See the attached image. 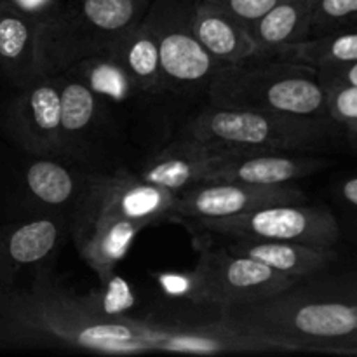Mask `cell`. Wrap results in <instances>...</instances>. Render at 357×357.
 <instances>
[{"mask_svg": "<svg viewBox=\"0 0 357 357\" xmlns=\"http://www.w3.org/2000/svg\"><path fill=\"white\" fill-rule=\"evenodd\" d=\"M0 342L14 347L63 349L108 356L176 352L192 356L281 352L268 338L223 321L155 323L115 316L59 288L49 267L28 288L0 295Z\"/></svg>", "mask_w": 357, "mask_h": 357, "instance_id": "obj_1", "label": "cell"}, {"mask_svg": "<svg viewBox=\"0 0 357 357\" xmlns=\"http://www.w3.org/2000/svg\"><path fill=\"white\" fill-rule=\"evenodd\" d=\"M328 268L278 295L218 316L268 338L281 352L347 356L357 347V271Z\"/></svg>", "mask_w": 357, "mask_h": 357, "instance_id": "obj_2", "label": "cell"}, {"mask_svg": "<svg viewBox=\"0 0 357 357\" xmlns=\"http://www.w3.org/2000/svg\"><path fill=\"white\" fill-rule=\"evenodd\" d=\"M194 139L232 152H314L342 142L331 119L295 117L209 103L181 131Z\"/></svg>", "mask_w": 357, "mask_h": 357, "instance_id": "obj_3", "label": "cell"}, {"mask_svg": "<svg viewBox=\"0 0 357 357\" xmlns=\"http://www.w3.org/2000/svg\"><path fill=\"white\" fill-rule=\"evenodd\" d=\"M264 61L220 68L206 87L209 103L295 117L330 119L328 91L316 70L281 59Z\"/></svg>", "mask_w": 357, "mask_h": 357, "instance_id": "obj_4", "label": "cell"}, {"mask_svg": "<svg viewBox=\"0 0 357 357\" xmlns=\"http://www.w3.org/2000/svg\"><path fill=\"white\" fill-rule=\"evenodd\" d=\"M150 0H68L40 21L42 72L59 75L91 56L108 54L112 45L139 24Z\"/></svg>", "mask_w": 357, "mask_h": 357, "instance_id": "obj_5", "label": "cell"}, {"mask_svg": "<svg viewBox=\"0 0 357 357\" xmlns=\"http://www.w3.org/2000/svg\"><path fill=\"white\" fill-rule=\"evenodd\" d=\"M296 281L300 279L279 274L227 248H202L192 272L188 296L197 305L215 307L222 312L278 295Z\"/></svg>", "mask_w": 357, "mask_h": 357, "instance_id": "obj_6", "label": "cell"}, {"mask_svg": "<svg viewBox=\"0 0 357 357\" xmlns=\"http://www.w3.org/2000/svg\"><path fill=\"white\" fill-rule=\"evenodd\" d=\"M192 6L194 0H153L143 17L159 49L164 89L173 93L206 89L213 75L223 68L192 31Z\"/></svg>", "mask_w": 357, "mask_h": 357, "instance_id": "obj_7", "label": "cell"}, {"mask_svg": "<svg viewBox=\"0 0 357 357\" xmlns=\"http://www.w3.org/2000/svg\"><path fill=\"white\" fill-rule=\"evenodd\" d=\"M208 232L230 239L289 241L317 248H335L342 237L338 218L328 206L272 204L230 218L202 220Z\"/></svg>", "mask_w": 357, "mask_h": 357, "instance_id": "obj_8", "label": "cell"}, {"mask_svg": "<svg viewBox=\"0 0 357 357\" xmlns=\"http://www.w3.org/2000/svg\"><path fill=\"white\" fill-rule=\"evenodd\" d=\"M174 201L176 195L173 192L126 169L112 174H87L86 187L70 220L115 216L150 227L171 218Z\"/></svg>", "mask_w": 357, "mask_h": 357, "instance_id": "obj_9", "label": "cell"}, {"mask_svg": "<svg viewBox=\"0 0 357 357\" xmlns=\"http://www.w3.org/2000/svg\"><path fill=\"white\" fill-rule=\"evenodd\" d=\"M6 128L10 138L31 157L66 160L58 77L44 73L17 87V94L7 107Z\"/></svg>", "mask_w": 357, "mask_h": 357, "instance_id": "obj_10", "label": "cell"}, {"mask_svg": "<svg viewBox=\"0 0 357 357\" xmlns=\"http://www.w3.org/2000/svg\"><path fill=\"white\" fill-rule=\"evenodd\" d=\"M307 202L298 185H251L239 181L197 183L176 195L171 218L202 220L230 218L272 204Z\"/></svg>", "mask_w": 357, "mask_h": 357, "instance_id": "obj_11", "label": "cell"}, {"mask_svg": "<svg viewBox=\"0 0 357 357\" xmlns=\"http://www.w3.org/2000/svg\"><path fill=\"white\" fill-rule=\"evenodd\" d=\"M68 236L70 215L56 211H38L0 232V291L26 268L47 267Z\"/></svg>", "mask_w": 357, "mask_h": 357, "instance_id": "obj_12", "label": "cell"}, {"mask_svg": "<svg viewBox=\"0 0 357 357\" xmlns=\"http://www.w3.org/2000/svg\"><path fill=\"white\" fill-rule=\"evenodd\" d=\"M331 164L326 157L298 155L289 152H229L202 183L239 181L251 185L295 183Z\"/></svg>", "mask_w": 357, "mask_h": 357, "instance_id": "obj_13", "label": "cell"}, {"mask_svg": "<svg viewBox=\"0 0 357 357\" xmlns=\"http://www.w3.org/2000/svg\"><path fill=\"white\" fill-rule=\"evenodd\" d=\"M145 223L115 216L70 220V236L80 258L89 265L103 284L114 278V271L131 250Z\"/></svg>", "mask_w": 357, "mask_h": 357, "instance_id": "obj_14", "label": "cell"}, {"mask_svg": "<svg viewBox=\"0 0 357 357\" xmlns=\"http://www.w3.org/2000/svg\"><path fill=\"white\" fill-rule=\"evenodd\" d=\"M232 150L218 149L178 136L171 145L160 150L139 171V176L149 183L173 192L174 195L202 183L209 171Z\"/></svg>", "mask_w": 357, "mask_h": 357, "instance_id": "obj_15", "label": "cell"}, {"mask_svg": "<svg viewBox=\"0 0 357 357\" xmlns=\"http://www.w3.org/2000/svg\"><path fill=\"white\" fill-rule=\"evenodd\" d=\"M40 21L0 0V68L16 87L44 75L38 52Z\"/></svg>", "mask_w": 357, "mask_h": 357, "instance_id": "obj_16", "label": "cell"}, {"mask_svg": "<svg viewBox=\"0 0 357 357\" xmlns=\"http://www.w3.org/2000/svg\"><path fill=\"white\" fill-rule=\"evenodd\" d=\"M87 174L77 173L66 160L33 157L23 171V190L40 211L65 213L72 216L86 187Z\"/></svg>", "mask_w": 357, "mask_h": 357, "instance_id": "obj_17", "label": "cell"}, {"mask_svg": "<svg viewBox=\"0 0 357 357\" xmlns=\"http://www.w3.org/2000/svg\"><path fill=\"white\" fill-rule=\"evenodd\" d=\"M227 250L253 258L272 271L295 279L316 274L338 260L337 248H317L289 241L234 239Z\"/></svg>", "mask_w": 357, "mask_h": 357, "instance_id": "obj_18", "label": "cell"}, {"mask_svg": "<svg viewBox=\"0 0 357 357\" xmlns=\"http://www.w3.org/2000/svg\"><path fill=\"white\" fill-rule=\"evenodd\" d=\"M190 26L202 47L222 66L255 59V47L246 28L206 0H194Z\"/></svg>", "mask_w": 357, "mask_h": 357, "instance_id": "obj_19", "label": "cell"}, {"mask_svg": "<svg viewBox=\"0 0 357 357\" xmlns=\"http://www.w3.org/2000/svg\"><path fill=\"white\" fill-rule=\"evenodd\" d=\"M314 0H282L248 28L255 47L253 61L274 59L286 47L310 37Z\"/></svg>", "mask_w": 357, "mask_h": 357, "instance_id": "obj_20", "label": "cell"}, {"mask_svg": "<svg viewBox=\"0 0 357 357\" xmlns=\"http://www.w3.org/2000/svg\"><path fill=\"white\" fill-rule=\"evenodd\" d=\"M61 96V136L66 157L80 152L84 143L100 124L107 103L100 100L82 80L73 73H59Z\"/></svg>", "mask_w": 357, "mask_h": 357, "instance_id": "obj_21", "label": "cell"}, {"mask_svg": "<svg viewBox=\"0 0 357 357\" xmlns=\"http://www.w3.org/2000/svg\"><path fill=\"white\" fill-rule=\"evenodd\" d=\"M108 56H112L128 72L139 93L159 94L166 91L160 73L159 49L145 20L122 35L112 45Z\"/></svg>", "mask_w": 357, "mask_h": 357, "instance_id": "obj_22", "label": "cell"}, {"mask_svg": "<svg viewBox=\"0 0 357 357\" xmlns=\"http://www.w3.org/2000/svg\"><path fill=\"white\" fill-rule=\"evenodd\" d=\"M274 59L309 66L316 72L354 63L357 61V28L309 37L286 47Z\"/></svg>", "mask_w": 357, "mask_h": 357, "instance_id": "obj_23", "label": "cell"}, {"mask_svg": "<svg viewBox=\"0 0 357 357\" xmlns=\"http://www.w3.org/2000/svg\"><path fill=\"white\" fill-rule=\"evenodd\" d=\"M66 72L79 77L103 103H124L139 93L136 84L112 56H91Z\"/></svg>", "mask_w": 357, "mask_h": 357, "instance_id": "obj_24", "label": "cell"}, {"mask_svg": "<svg viewBox=\"0 0 357 357\" xmlns=\"http://www.w3.org/2000/svg\"><path fill=\"white\" fill-rule=\"evenodd\" d=\"M328 91V114L342 136V142L357 150V87L324 84Z\"/></svg>", "mask_w": 357, "mask_h": 357, "instance_id": "obj_25", "label": "cell"}, {"mask_svg": "<svg viewBox=\"0 0 357 357\" xmlns=\"http://www.w3.org/2000/svg\"><path fill=\"white\" fill-rule=\"evenodd\" d=\"M357 26V0H314L310 37Z\"/></svg>", "mask_w": 357, "mask_h": 357, "instance_id": "obj_26", "label": "cell"}, {"mask_svg": "<svg viewBox=\"0 0 357 357\" xmlns=\"http://www.w3.org/2000/svg\"><path fill=\"white\" fill-rule=\"evenodd\" d=\"M206 2L218 7L248 30L282 0H206Z\"/></svg>", "mask_w": 357, "mask_h": 357, "instance_id": "obj_27", "label": "cell"}, {"mask_svg": "<svg viewBox=\"0 0 357 357\" xmlns=\"http://www.w3.org/2000/svg\"><path fill=\"white\" fill-rule=\"evenodd\" d=\"M317 75L324 84H340V86L357 87V61L337 68L317 70Z\"/></svg>", "mask_w": 357, "mask_h": 357, "instance_id": "obj_28", "label": "cell"}, {"mask_svg": "<svg viewBox=\"0 0 357 357\" xmlns=\"http://www.w3.org/2000/svg\"><path fill=\"white\" fill-rule=\"evenodd\" d=\"M337 197L345 209L351 213L352 223L357 230V174L344 178L337 187Z\"/></svg>", "mask_w": 357, "mask_h": 357, "instance_id": "obj_29", "label": "cell"}, {"mask_svg": "<svg viewBox=\"0 0 357 357\" xmlns=\"http://www.w3.org/2000/svg\"><path fill=\"white\" fill-rule=\"evenodd\" d=\"M17 9L26 13L28 16L35 17V20L42 21L49 13L58 7L59 0H10Z\"/></svg>", "mask_w": 357, "mask_h": 357, "instance_id": "obj_30", "label": "cell"}, {"mask_svg": "<svg viewBox=\"0 0 357 357\" xmlns=\"http://www.w3.org/2000/svg\"><path fill=\"white\" fill-rule=\"evenodd\" d=\"M347 356H349V357H357V347L352 349V351H349Z\"/></svg>", "mask_w": 357, "mask_h": 357, "instance_id": "obj_31", "label": "cell"}, {"mask_svg": "<svg viewBox=\"0 0 357 357\" xmlns=\"http://www.w3.org/2000/svg\"><path fill=\"white\" fill-rule=\"evenodd\" d=\"M0 295H2V291H0Z\"/></svg>", "mask_w": 357, "mask_h": 357, "instance_id": "obj_32", "label": "cell"}, {"mask_svg": "<svg viewBox=\"0 0 357 357\" xmlns=\"http://www.w3.org/2000/svg\"><path fill=\"white\" fill-rule=\"evenodd\" d=\"M354 28H357V26H354Z\"/></svg>", "mask_w": 357, "mask_h": 357, "instance_id": "obj_33", "label": "cell"}]
</instances>
